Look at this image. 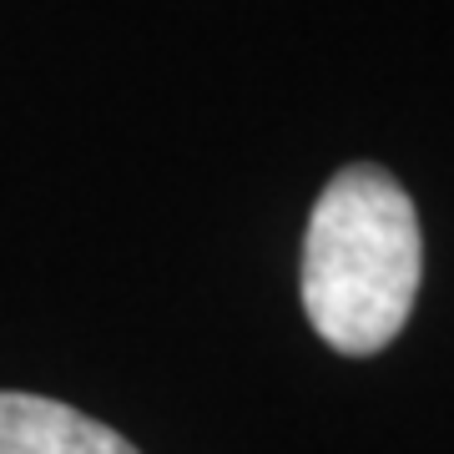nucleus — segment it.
Instances as JSON below:
<instances>
[{
  "label": "nucleus",
  "mask_w": 454,
  "mask_h": 454,
  "mask_svg": "<svg viewBox=\"0 0 454 454\" xmlns=\"http://www.w3.org/2000/svg\"><path fill=\"white\" fill-rule=\"evenodd\" d=\"M424 243L409 192L373 162L328 182L303 238V309L313 333L348 358H369L404 333L419 293Z\"/></svg>",
  "instance_id": "f257e3e1"
},
{
  "label": "nucleus",
  "mask_w": 454,
  "mask_h": 454,
  "mask_svg": "<svg viewBox=\"0 0 454 454\" xmlns=\"http://www.w3.org/2000/svg\"><path fill=\"white\" fill-rule=\"evenodd\" d=\"M0 454H142L101 419L41 394L0 389Z\"/></svg>",
  "instance_id": "f03ea898"
}]
</instances>
